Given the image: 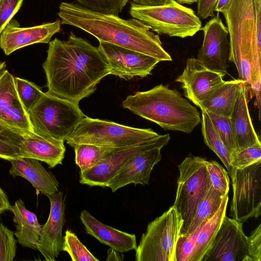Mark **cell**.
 Here are the masks:
<instances>
[{"label":"cell","mask_w":261,"mask_h":261,"mask_svg":"<svg viewBox=\"0 0 261 261\" xmlns=\"http://www.w3.org/2000/svg\"><path fill=\"white\" fill-rule=\"evenodd\" d=\"M42 64L49 93L79 104L94 93L110 74L107 60L98 47L70 32L67 40L49 42Z\"/></svg>","instance_id":"6da1fadb"},{"label":"cell","mask_w":261,"mask_h":261,"mask_svg":"<svg viewBox=\"0 0 261 261\" xmlns=\"http://www.w3.org/2000/svg\"><path fill=\"white\" fill-rule=\"evenodd\" d=\"M58 15L62 24L78 28L103 41L135 50L161 61H172L158 34L134 18L93 11L79 4L62 2Z\"/></svg>","instance_id":"7a4b0ae2"},{"label":"cell","mask_w":261,"mask_h":261,"mask_svg":"<svg viewBox=\"0 0 261 261\" xmlns=\"http://www.w3.org/2000/svg\"><path fill=\"white\" fill-rule=\"evenodd\" d=\"M229 35L228 61L237 69L239 79L260 99L261 45L254 20L253 0H231L223 13Z\"/></svg>","instance_id":"3957f363"},{"label":"cell","mask_w":261,"mask_h":261,"mask_svg":"<svg viewBox=\"0 0 261 261\" xmlns=\"http://www.w3.org/2000/svg\"><path fill=\"white\" fill-rule=\"evenodd\" d=\"M122 105L165 130L191 133L201 119L197 109L178 91L163 84L127 96Z\"/></svg>","instance_id":"277c9868"},{"label":"cell","mask_w":261,"mask_h":261,"mask_svg":"<svg viewBox=\"0 0 261 261\" xmlns=\"http://www.w3.org/2000/svg\"><path fill=\"white\" fill-rule=\"evenodd\" d=\"M161 135L151 128L133 127L85 116L66 141L73 148L81 144L121 148L150 141Z\"/></svg>","instance_id":"5b68a950"},{"label":"cell","mask_w":261,"mask_h":261,"mask_svg":"<svg viewBox=\"0 0 261 261\" xmlns=\"http://www.w3.org/2000/svg\"><path fill=\"white\" fill-rule=\"evenodd\" d=\"M33 132L42 136L65 141L85 116L79 104L43 92L28 111Z\"/></svg>","instance_id":"8992f818"},{"label":"cell","mask_w":261,"mask_h":261,"mask_svg":"<svg viewBox=\"0 0 261 261\" xmlns=\"http://www.w3.org/2000/svg\"><path fill=\"white\" fill-rule=\"evenodd\" d=\"M129 14L158 34L185 38L201 30L202 23L194 10L175 0L155 6H137L131 4Z\"/></svg>","instance_id":"52a82bcc"},{"label":"cell","mask_w":261,"mask_h":261,"mask_svg":"<svg viewBox=\"0 0 261 261\" xmlns=\"http://www.w3.org/2000/svg\"><path fill=\"white\" fill-rule=\"evenodd\" d=\"M182 222L173 205L150 222L135 249V260L176 261L175 248Z\"/></svg>","instance_id":"ba28073f"},{"label":"cell","mask_w":261,"mask_h":261,"mask_svg":"<svg viewBox=\"0 0 261 261\" xmlns=\"http://www.w3.org/2000/svg\"><path fill=\"white\" fill-rule=\"evenodd\" d=\"M206 163L204 158L190 156L178 166L179 176L173 206L183 221L181 236H185L199 203L211 185Z\"/></svg>","instance_id":"9c48e42d"},{"label":"cell","mask_w":261,"mask_h":261,"mask_svg":"<svg viewBox=\"0 0 261 261\" xmlns=\"http://www.w3.org/2000/svg\"><path fill=\"white\" fill-rule=\"evenodd\" d=\"M230 215L244 223L261 214V161L236 170Z\"/></svg>","instance_id":"30bf717a"},{"label":"cell","mask_w":261,"mask_h":261,"mask_svg":"<svg viewBox=\"0 0 261 261\" xmlns=\"http://www.w3.org/2000/svg\"><path fill=\"white\" fill-rule=\"evenodd\" d=\"M0 139L17 147L19 158L44 162L49 168L62 164L66 150L64 141L45 137L32 131L2 125Z\"/></svg>","instance_id":"8fae6325"},{"label":"cell","mask_w":261,"mask_h":261,"mask_svg":"<svg viewBox=\"0 0 261 261\" xmlns=\"http://www.w3.org/2000/svg\"><path fill=\"white\" fill-rule=\"evenodd\" d=\"M201 261H252L243 223L225 215Z\"/></svg>","instance_id":"7c38bea8"},{"label":"cell","mask_w":261,"mask_h":261,"mask_svg":"<svg viewBox=\"0 0 261 261\" xmlns=\"http://www.w3.org/2000/svg\"><path fill=\"white\" fill-rule=\"evenodd\" d=\"M170 139L169 134L161 135L154 139L115 151L92 167L81 171L79 181L82 185L91 187H107L109 182L132 157L145 150L162 148Z\"/></svg>","instance_id":"4fadbf2b"},{"label":"cell","mask_w":261,"mask_h":261,"mask_svg":"<svg viewBox=\"0 0 261 261\" xmlns=\"http://www.w3.org/2000/svg\"><path fill=\"white\" fill-rule=\"evenodd\" d=\"M201 30L204 37L197 59L207 69L225 76L228 67L229 42L227 28L219 13L212 17Z\"/></svg>","instance_id":"5bb4252c"},{"label":"cell","mask_w":261,"mask_h":261,"mask_svg":"<svg viewBox=\"0 0 261 261\" xmlns=\"http://www.w3.org/2000/svg\"><path fill=\"white\" fill-rule=\"evenodd\" d=\"M98 47L107 60L110 74L126 80L151 74L160 62L147 55L103 41H99Z\"/></svg>","instance_id":"9a60e30c"},{"label":"cell","mask_w":261,"mask_h":261,"mask_svg":"<svg viewBox=\"0 0 261 261\" xmlns=\"http://www.w3.org/2000/svg\"><path fill=\"white\" fill-rule=\"evenodd\" d=\"M222 74L206 68L197 58L186 60L182 73L175 80L184 95L198 107L224 82Z\"/></svg>","instance_id":"2e32d148"},{"label":"cell","mask_w":261,"mask_h":261,"mask_svg":"<svg viewBox=\"0 0 261 261\" xmlns=\"http://www.w3.org/2000/svg\"><path fill=\"white\" fill-rule=\"evenodd\" d=\"M50 204L48 219L42 226L37 250L46 261H55L62 251L65 224V197L61 191L47 197Z\"/></svg>","instance_id":"e0dca14e"},{"label":"cell","mask_w":261,"mask_h":261,"mask_svg":"<svg viewBox=\"0 0 261 261\" xmlns=\"http://www.w3.org/2000/svg\"><path fill=\"white\" fill-rule=\"evenodd\" d=\"M61 20L32 27H19L18 22L10 20L0 35V47L6 55L35 43H48L52 36L61 30Z\"/></svg>","instance_id":"ac0fdd59"},{"label":"cell","mask_w":261,"mask_h":261,"mask_svg":"<svg viewBox=\"0 0 261 261\" xmlns=\"http://www.w3.org/2000/svg\"><path fill=\"white\" fill-rule=\"evenodd\" d=\"M0 125L33 132L28 112L17 93L15 77L6 69L0 74Z\"/></svg>","instance_id":"d6986e66"},{"label":"cell","mask_w":261,"mask_h":261,"mask_svg":"<svg viewBox=\"0 0 261 261\" xmlns=\"http://www.w3.org/2000/svg\"><path fill=\"white\" fill-rule=\"evenodd\" d=\"M159 147L142 151L132 157L109 182L113 192L127 185H148L154 166L161 160Z\"/></svg>","instance_id":"ffe728a7"},{"label":"cell","mask_w":261,"mask_h":261,"mask_svg":"<svg viewBox=\"0 0 261 261\" xmlns=\"http://www.w3.org/2000/svg\"><path fill=\"white\" fill-rule=\"evenodd\" d=\"M80 218L88 234L111 248L124 253L137 248L135 234L103 224L86 210L82 211Z\"/></svg>","instance_id":"44dd1931"},{"label":"cell","mask_w":261,"mask_h":261,"mask_svg":"<svg viewBox=\"0 0 261 261\" xmlns=\"http://www.w3.org/2000/svg\"><path fill=\"white\" fill-rule=\"evenodd\" d=\"M9 172L13 177L20 176L29 181L37 191L47 197L59 191V182L39 161L25 158L10 160Z\"/></svg>","instance_id":"7402d4cb"},{"label":"cell","mask_w":261,"mask_h":261,"mask_svg":"<svg viewBox=\"0 0 261 261\" xmlns=\"http://www.w3.org/2000/svg\"><path fill=\"white\" fill-rule=\"evenodd\" d=\"M247 95L248 88L246 83H243L229 117L238 151L261 143L250 116Z\"/></svg>","instance_id":"603a6c76"},{"label":"cell","mask_w":261,"mask_h":261,"mask_svg":"<svg viewBox=\"0 0 261 261\" xmlns=\"http://www.w3.org/2000/svg\"><path fill=\"white\" fill-rule=\"evenodd\" d=\"M10 211L13 214V219L16 227L14 235L19 244L24 247L37 250L42 226L37 216L26 208L21 199L15 202Z\"/></svg>","instance_id":"cb8c5ba5"},{"label":"cell","mask_w":261,"mask_h":261,"mask_svg":"<svg viewBox=\"0 0 261 261\" xmlns=\"http://www.w3.org/2000/svg\"><path fill=\"white\" fill-rule=\"evenodd\" d=\"M243 83L245 82L239 79L225 81L201 103L199 108L230 117Z\"/></svg>","instance_id":"d4e9b609"},{"label":"cell","mask_w":261,"mask_h":261,"mask_svg":"<svg viewBox=\"0 0 261 261\" xmlns=\"http://www.w3.org/2000/svg\"><path fill=\"white\" fill-rule=\"evenodd\" d=\"M228 199V194L226 195L216 213L208 219L198 232L190 261H201L211 246L226 215Z\"/></svg>","instance_id":"484cf974"},{"label":"cell","mask_w":261,"mask_h":261,"mask_svg":"<svg viewBox=\"0 0 261 261\" xmlns=\"http://www.w3.org/2000/svg\"><path fill=\"white\" fill-rule=\"evenodd\" d=\"M200 122L202 134L205 144L216 154L224 164L232 182L234 180L237 169L230 165L231 154L221 139L208 115L204 110H201Z\"/></svg>","instance_id":"4316f807"},{"label":"cell","mask_w":261,"mask_h":261,"mask_svg":"<svg viewBox=\"0 0 261 261\" xmlns=\"http://www.w3.org/2000/svg\"><path fill=\"white\" fill-rule=\"evenodd\" d=\"M125 148L127 147L114 148L90 144H79L74 147L75 163L81 171H83L95 166L115 151Z\"/></svg>","instance_id":"83f0119b"},{"label":"cell","mask_w":261,"mask_h":261,"mask_svg":"<svg viewBox=\"0 0 261 261\" xmlns=\"http://www.w3.org/2000/svg\"><path fill=\"white\" fill-rule=\"evenodd\" d=\"M225 196L214 189L211 185L205 196L199 203L195 215L185 236L191 233L203 222L212 217L219 209Z\"/></svg>","instance_id":"f1b7e54d"},{"label":"cell","mask_w":261,"mask_h":261,"mask_svg":"<svg viewBox=\"0 0 261 261\" xmlns=\"http://www.w3.org/2000/svg\"><path fill=\"white\" fill-rule=\"evenodd\" d=\"M205 112L232 157L238 151V149L229 117Z\"/></svg>","instance_id":"f546056e"},{"label":"cell","mask_w":261,"mask_h":261,"mask_svg":"<svg viewBox=\"0 0 261 261\" xmlns=\"http://www.w3.org/2000/svg\"><path fill=\"white\" fill-rule=\"evenodd\" d=\"M62 251L67 252L73 261H99L77 236L69 229L65 232Z\"/></svg>","instance_id":"4dcf8cb0"},{"label":"cell","mask_w":261,"mask_h":261,"mask_svg":"<svg viewBox=\"0 0 261 261\" xmlns=\"http://www.w3.org/2000/svg\"><path fill=\"white\" fill-rule=\"evenodd\" d=\"M15 82L18 96L28 112L40 99L43 92L39 86L28 80L15 77Z\"/></svg>","instance_id":"1f68e13d"},{"label":"cell","mask_w":261,"mask_h":261,"mask_svg":"<svg viewBox=\"0 0 261 261\" xmlns=\"http://www.w3.org/2000/svg\"><path fill=\"white\" fill-rule=\"evenodd\" d=\"M206 167L213 188L223 196L227 195L229 190L228 172L215 161H206Z\"/></svg>","instance_id":"d6a6232c"},{"label":"cell","mask_w":261,"mask_h":261,"mask_svg":"<svg viewBox=\"0 0 261 261\" xmlns=\"http://www.w3.org/2000/svg\"><path fill=\"white\" fill-rule=\"evenodd\" d=\"M89 10L118 16L129 0H75Z\"/></svg>","instance_id":"836d02e7"},{"label":"cell","mask_w":261,"mask_h":261,"mask_svg":"<svg viewBox=\"0 0 261 261\" xmlns=\"http://www.w3.org/2000/svg\"><path fill=\"white\" fill-rule=\"evenodd\" d=\"M261 161V143L256 144L236 153L231 158L230 165L243 169Z\"/></svg>","instance_id":"e575fe53"},{"label":"cell","mask_w":261,"mask_h":261,"mask_svg":"<svg viewBox=\"0 0 261 261\" xmlns=\"http://www.w3.org/2000/svg\"><path fill=\"white\" fill-rule=\"evenodd\" d=\"M14 232L0 224V261H13L16 254Z\"/></svg>","instance_id":"d590c367"},{"label":"cell","mask_w":261,"mask_h":261,"mask_svg":"<svg viewBox=\"0 0 261 261\" xmlns=\"http://www.w3.org/2000/svg\"><path fill=\"white\" fill-rule=\"evenodd\" d=\"M208 220L203 222L188 236H179L175 248L176 261H190L198 232Z\"/></svg>","instance_id":"8d00e7d4"},{"label":"cell","mask_w":261,"mask_h":261,"mask_svg":"<svg viewBox=\"0 0 261 261\" xmlns=\"http://www.w3.org/2000/svg\"><path fill=\"white\" fill-rule=\"evenodd\" d=\"M23 0H0V35L20 8Z\"/></svg>","instance_id":"74e56055"},{"label":"cell","mask_w":261,"mask_h":261,"mask_svg":"<svg viewBox=\"0 0 261 261\" xmlns=\"http://www.w3.org/2000/svg\"><path fill=\"white\" fill-rule=\"evenodd\" d=\"M248 240L252 261H261V224L248 237Z\"/></svg>","instance_id":"f35d334b"},{"label":"cell","mask_w":261,"mask_h":261,"mask_svg":"<svg viewBox=\"0 0 261 261\" xmlns=\"http://www.w3.org/2000/svg\"><path fill=\"white\" fill-rule=\"evenodd\" d=\"M217 2V0H198L197 15L202 19L214 17Z\"/></svg>","instance_id":"ab89813d"},{"label":"cell","mask_w":261,"mask_h":261,"mask_svg":"<svg viewBox=\"0 0 261 261\" xmlns=\"http://www.w3.org/2000/svg\"><path fill=\"white\" fill-rule=\"evenodd\" d=\"M18 158V148L0 139V158L10 161Z\"/></svg>","instance_id":"60d3db41"},{"label":"cell","mask_w":261,"mask_h":261,"mask_svg":"<svg viewBox=\"0 0 261 261\" xmlns=\"http://www.w3.org/2000/svg\"><path fill=\"white\" fill-rule=\"evenodd\" d=\"M253 5L257 39L261 45V0H253Z\"/></svg>","instance_id":"b9f144b4"},{"label":"cell","mask_w":261,"mask_h":261,"mask_svg":"<svg viewBox=\"0 0 261 261\" xmlns=\"http://www.w3.org/2000/svg\"><path fill=\"white\" fill-rule=\"evenodd\" d=\"M170 0H132V5L137 6H155L165 5Z\"/></svg>","instance_id":"7bdbcfd3"},{"label":"cell","mask_w":261,"mask_h":261,"mask_svg":"<svg viewBox=\"0 0 261 261\" xmlns=\"http://www.w3.org/2000/svg\"><path fill=\"white\" fill-rule=\"evenodd\" d=\"M11 206L7 195L0 187V214L6 211H10Z\"/></svg>","instance_id":"ee69618b"},{"label":"cell","mask_w":261,"mask_h":261,"mask_svg":"<svg viewBox=\"0 0 261 261\" xmlns=\"http://www.w3.org/2000/svg\"><path fill=\"white\" fill-rule=\"evenodd\" d=\"M106 260H123V254L122 252H119L110 248L107 251V257Z\"/></svg>","instance_id":"f6af8a7d"},{"label":"cell","mask_w":261,"mask_h":261,"mask_svg":"<svg viewBox=\"0 0 261 261\" xmlns=\"http://www.w3.org/2000/svg\"><path fill=\"white\" fill-rule=\"evenodd\" d=\"M231 0H217L215 11L223 13L227 9Z\"/></svg>","instance_id":"bcb514c9"},{"label":"cell","mask_w":261,"mask_h":261,"mask_svg":"<svg viewBox=\"0 0 261 261\" xmlns=\"http://www.w3.org/2000/svg\"><path fill=\"white\" fill-rule=\"evenodd\" d=\"M181 4H186L191 5L194 3H197L198 0H175Z\"/></svg>","instance_id":"7dc6e473"},{"label":"cell","mask_w":261,"mask_h":261,"mask_svg":"<svg viewBox=\"0 0 261 261\" xmlns=\"http://www.w3.org/2000/svg\"><path fill=\"white\" fill-rule=\"evenodd\" d=\"M6 64L5 62L0 61V74L6 70Z\"/></svg>","instance_id":"c3c4849f"}]
</instances>
